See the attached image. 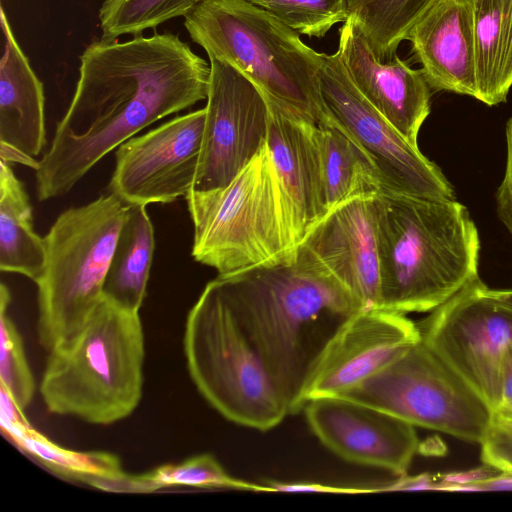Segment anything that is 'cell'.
Wrapping results in <instances>:
<instances>
[{"instance_id":"31","label":"cell","mask_w":512,"mask_h":512,"mask_svg":"<svg viewBox=\"0 0 512 512\" xmlns=\"http://www.w3.org/2000/svg\"><path fill=\"white\" fill-rule=\"evenodd\" d=\"M479 444L483 463L501 471L512 472V413L501 409L493 411L490 424Z\"/></svg>"},{"instance_id":"23","label":"cell","mask_w":512,"mask_h":512,"mask_svg":"<svg viewBox=\"0 0 512 512\" xmlns=\"http://www.w3.org/2000/svg\"><path fill=\"white\" fill-rule=\"evenodd\" d=\"M154 247V229L146 206L130 205L105 278V298L139 311L146 297Z\"/></svg>"},{"instance_id":"13","label":"cell","mask_w":512,"mask_h":512,"mask_svg":"<svg viewBox=\"0 0 512 512\" xmlns=\"http://www.w3.org/2000/svg\"><path fill=\"white\" fill-rule=\"evenodd\" d=\"M205 107L175 117L116 150L108 190L128 205L167 204L193 188Z\"/></svg>"},{"instance_id":"19","label":"cell","mask_w":512,"mask_h":512,"mask_svg":"<svg viewBox=\"0 0 512 512\" xmlns=\"http://www.w3.org/2000/svg\"><path fill=\"white\" fill-rule=\"evenodd\" d=\"M406 40L431 90L478 100L474 27L465 0H438Z\"/></svg>"},{"instance_id":"11","label":"cell","mask_w":512,"mask_h":512,"mask_svg":"<svg viewBox=\"0 0 512 512\" xmlns=\"http://www.w3.org/2000/svg\"><path fill=\"white\" fill-rule=\"evenodd\" d=\"M417 325L421 340L497 410L501 368L512 347V311L479 277Z\"/></svg>"},{"instance_id":"6","label":"cell","mask_w":512,"mask_h":512,"mask_svg":"<svg viewBox=\"0 0 512 512\" xmlns=\"http://www.w3.org/2000/svg\"><path fill=\"white\" fill-rule=\"evenodd\" d=\"M193 258L227 274L295 256L296 239L266 143L224 188L186 196Z\"/></svg>"},{"instance_id":"17","label":"cell","mask_w":512,"mask_h":512,"mask_svg":"<svg viewBox=\"0 0 512 512\" xmlns=\"http://www.w3.org/2000/svg\"><path fill=\"white\" fill-rule=\"evenodd\" d=\"M338 54L364 98L412 145L430 113L431 88L421 69L397 55L382 62L351 18L340 29Z\"/></svg>"},{"instance_id":"33","label":"cell","mask_w":512,"mask_h":512,"mask_svg":"<svg viewBox=\"0 0 512 512\" xmlns=\"http://www.w3.org/2000/svg\"><path fill=\"white\" fill-rule=\"evenodd\" d=\"M500 472L501 470L497 467L483 463L481 466L473 469L436 475L438 490L462 491L465 487L482 483Z\"/></svg>"},{"instance_id":"39","label":"cell","mask_w":512,"mask_h":512,"mask_svg":"<svg viewBox=\"0 0 512 512\" xmlns=\"http://www.w3.org/2000/svg\"><path fill=\"white\" fill-rule=\"evenodd\" d=\"M490 293L498 302L512 311V289H490Z\"/></svg>"},{"instance_id":"10","label":"cell","mask_w":512,"mask_h":512,"mask_svg":"<svg viewBox=\"0 0 512 512\" xmlns=\"http://www.w3.org/2000/svg\"><path fill=\"white\" fill-rule=\"evenodd\" d=\"M322 117L349 136L368 157L380 191L455 199L441 169L409 143L358 91L338 54L324 53L319 70ZM318 122V123H319Z\"/></svg>"},{"instance_id":"2","label":"cell","mask_w":512,"mask_h":512,"mask_svg":"<svg viewBox=\"0 0 512 512\" xmlns=\"http://www.w3.org/2000/svg\"><path fill=\"white\" fill-rule=\"evenodd\" d=\"M266 366L289 415L325 345L364 310L337 281L295 256L213 279Z\"/></svg>"},{"instance_id":"7","label":"cell","mask_w":512,"mask_h":512,"mask_svg":"<svg viewBox=\"0 0 512 512\" xmlns=\"http://www.w3.org/2000/svg\"><path fill=\"white\" fill-rule=\"evenodd\" d=\"M130 205L109 192L63 211L44 237L37 335L47 351L72 339L104 299V282Z\"/></svg>"},{"instance_id":"14","label":"cell","mask_w":512,"mask_h":512,"mask_svg":"<svg viewBox=\"0 0 512 512\" xmlns=\"http://www.w3.org/2000/svg\"><path fill=\"white\" fill-rule=\"evenodd\" d=\"M375 196L331 208L295 248L297 260L332 277L363 309L379 308L380 299Z\"/></svg>"},{"instance_id":"34","label":"cell","mask_w":512,"mask_h":512,"mask_svg":"<svg viewBox=\"0 0 512 512\" xmlns=\"http://www.w3.org/2000/svg\"><path fill=\"white\" fill-rule=\"evenodd\" d=\"M273 492H325V493H341V494H361V493H374L371 486L363 487H343L326 485L319 483H306V482H280L274 480H268L266 483Z\"/></svg>"},{"instance_id":"1","label":"cell","mask_w":512,"mask_h":512,"mask_svg":"<svg viewBox=\"0 0 512 512\" xmlns=\"http://www.w3.org/2000/svg\"><path fill=\"white\" fill-rule=\"evenodd\" d=\"M80 63L74 96L36 170L40 201L67 194L136 133L208 95L210 65L169 32L101 38Z\"/></svg>"},{"instance_id":"5","label":"cell","mask_w":512,"mask_h":512,"mask_svg":"<svg viewBox=\"0 0 512 512\" xmlns=\"http://www.w3.org/2000/svg\"><path fill=\"white\" fill-rule=\"evenodd\" d=\"M184 18L192 41L209 59L237 69L267 101L321 120L324 53L307 46L297 31L246 0H205Z\"/></svg>"},{"instance_id":"27","label":"cell","mask_w":512,"mask_h":512,"mask_svg":"<svg viewBox=\"0 0 512 512\" xmlns=\"http://www.w3.org/2000/svg\"><path fill=\"white\" fill-rule=\"evenodd\" d=\"M205 0H106L99 10L102 38L138 36L164 22L186 16Z\"/></svg>"},{"instance_id":"15","label":"cell","mask_w":512,"mask_h":512,"mask_svg":"<svg viewBox=\"0 0 512 512\" xmlns=\"http://www.w3.org/2000/svg\"><path fill=\"white\" fill-rule=\"evenodd\" d=\"M420 339L418 325L406 315L380 308L353 314L338 328L311 368L302 391L303 406L315 398L341 395Z\"/></svg>"},{"instance_id":"29","label":"cell","mask_w":512,"mask_h":512,"mask_svg":"<svg viewBox=\"0 0 512 512\" xmlns=\"http://www.w3.org/2000/svg\"><path fill=\"white\" fill-rule=\"evenodd\" d=\"M10 300L9 289L2 283L0 288V387L24 411L33 400L35 380L26 357L21 334L7 313Z\"/></svg>"},{"instance_id":"25","label":"cell","mask_w":512,"mask_h":512,"mask_svg":"<svg viewBox=\"0 0 512 512\" xmlns=\"http://www.w3.org/2000/svg\"><path fill=\"white\" fill-rule=\"evenodd\" d=\"M316 139L328 210L349 199L380 191L375 168L349 136L330 123L319 122Z\"/></svg>"},{"instance_id":"37","label":"cell","mask_w":512,"mask_h":512,"mask_svg":"<svg viewBox=\"0 0 512 512\" xmlns=\"http://www.w3.org/2000/svg\"><path fill=\"white\" fill-rule=\"evenodd\" d=\"M0 157L1 160L7 163L12 162L22 164L33 168L35 171L39 167V161H37L35 157H32L23 151L4 143H0Z\"/></svg>"},{"instance_id":"8","label":"cell","mask_w":512,"mask_h":512,"mask_svg":"<svg viewBox=\"0 0 512 512\" xmlns=\"http://www.w3.org/2000/svg\"><path fill=\"white\" fill-rule=\"evenodd\" d=\"M187 370L225 419L270 430L289 415L266 366L214 280L189 310L183 335Z\"/></svg>"},{"instance_id":"4","label":"cell","mask_w":512,"mask_h":512,"mask_svg":"<svg viewBox=\"0 0 512 512\" xmlns=\"http://www.w3.org/2000/svg\"><path fill=\"white\" fill-rule=\"evenodd\" d=\"M48 352L39 390L50 413L109 425L138 407L145 359L139 311L104 297L72 339Z\"/></svg>"},{"instance_id":"16","label":"cell","mask_w":512,"mask_h":512,"mask_svg":"<svg viewBox=\"0 0 512 512\" xmlns=\"http://www.w3.org/2000/svg\"><path fill=\"white\" fill-rule=\"evenodd\" d=\"M303 411L315 436L340 458L396 477L407 474L419 447L413 425L341 396L312 399Z\"/></svg>"},{"instance_id":"26","label":"cell","mask_w":512,"mask_h":512,"mask_svg":"<svg viewBox=\"0 0 512 512\" xmlns=\"http://www.w3.org/2000/svg\"><path fill=\"white\" fill-rule=\"evenodd\" d=\"M438 0H347L351 18L382 62L396 55L418 20Z\"/></svg>"},{"instance_id":"30","label":"cell","mask_w":512,"mask_h":512,"mask_svg":"<svg viewBox=\"0 0 512 512\" xmlns=\"http://www.w3.org/2000/svg\"><path fill=\"white\" fill-rule=\"evenodd\" d=\"M309 37H324L348 18L347 0H246Z\"/></svg>"},{"instance_id":"9","label":"cell","mask_w":512,"mask_h":512,"mask_svg":"<svg viewBox=\"0 0 512 512\" xmlns=\"http://www.w3.org/2000/svg\"><path fill=\"white\" fill-rule=\"evenodd\" d=\"M414 427L480 443L493 410L421 339L383 369L339 395Z\"/></svg>"},{"instance_id":"20","label":"cell","mask_w":512,"mask_h":512,"mask_svg":"<svg viewBox=\"0 0 512 512\" xmlns=\"http://www.w3.org/2000/svg\"><path fill=\"white\" fill-rule=\"evenodd\" d=\"M0 143L36 157L46 143L44 90L1 7Z\"/></svg>"},{"instance_id":"3","label":"cell","mask_w":512,"mask_h":512,"mask_svg":"<svg viewBox=\"0 0 512 512\" xmlns=\"http://www.w3.org/2000/svg\"><path fill=\"white\" fill-rule=\"evenodd\" d=\"M379 308L431 312L479 278L480 238L466 206L379 191Z\"/></svg>"},{"instance_id":"22","label":"cell","mask_w":512,"mask_h":512,"mask_svg":"<svg viewBox=\"0 0 512 512\" xmlns=\"http://www.w3.org/2000/svg\"><path fill=\"white\" fill-rule=\"evenodd\" d=\"M465 2L474 27L478 100L498 105L512 86V0Z\"/></svg>"},{"instance_id":"32","label":"cell","mask_w":512,"mask_h":512,"mask_svg":"<svg viewBox=\"0 0 512 512\" xmlns=\"http://www.w3.org/2000/svg\"><path fill=\"white\" fill-rule=\"evenodd\" d=\"M507 158L505 174L496 192V211L512 235V115L506 123Z\"/></svg>"},{"instance_id":"21","label":"cell","mask_w":512,"mask_h":512,"mask_svg":"<svg viewBox=\"0 0 512 512\" xmlns=\"http://www.w3.org/2000/svg\"><path fill=\"white\" fill-rule=\"evenodd\" d=\"M0 422L3 433L19 449L57 475L102 490L139 492L136 475L125 473L116 455L64 448L36 431L21 412L2 416Z\"/></svg>"},{"instance_id":"12","label":"cell","mask_w":512,"mask_h":512,"mask_svg":"<svg viewBox=\"0 0 512 512\" xmlns=\"http://www.w3.org/2000/svg\"><path fill=\"white\" fill-rule=\"evenodd\" d=\"M209 60L206 117L193 191L226 187L265 145L268 129L269 107L262 92L231 65Z\"/></svg>"},{"instance_id":"28","label":"cell","mask_w":512,"mask_h":512,"mask_svg":"<svg viewBox=\"0 0 512 512\" xmlns=\"http://www.w3.org/2000/svg\"><path fill=\"white\" fill-rule=\"evenodd\" d=\"M138 477L143 492L175 485L273 492L266 484L259 485L233 477L211 454L196 455L177 464L161 465Z\"/></svg>"},{"instance_id":"40","label":"cell","mask_w":512,"mask_h":512,"mask_svg":"<svg viewBox=\"0 0 512 512\" xmlns=\"http://www.w3.org/2000/svg\"><path fill=\"white\" fill-rule=\"evenodd\" d=\"M498 409H501V410H504L506 412L512 413V401L508 402L506 404L501 405Z\"/></svg>"},{"instance_id":"24","label":"cell","mask_w":512,"mask_h":512,"mask_svg":"<svg viewBox=\"0 0 512 512\" xmlns=\"http://www.w3.org/2000/svg\"><path fill=\"white\" fill-rule=\"evenodd\" d=\"M32 208L22 182L0 161V268L34 282L45 263V241L35 233Z\"/></svg>"},{"instance_id":"18","label":"cell","mask_w":512,"mask_h":512,"mask_svg":"<svg viewBox=\"0 0 512 512\" xmlns=\"http://www.w3.org/2000/svg\"><path fill=\"white\" fill-rule=\"evenodd\" d=\"M266 146L289 210L296 246L328 212L316 124L269 102Z\"/></svg>"},{"instance_id":"38","label":"cell","mask_w":512,"mask_h":512,"mask_svg":"<svg viewBox=\"0 0 512 512\" xmlns=\"http://www.w3.org/2000/svg\"><path fill=\"white\" fill-rule=\"evenodd\" d=\"M502 405L512 401V347L507 351L501 368Z\"/></svg>"},{"instance_id":"36","label":"cell","mask_w":512,"mask_h":512,"mask_svg":"<svg viewBox=\"0 0 512 512\" xmlns=\"http://www.w3.org/2000/svg\"><path fill=\"white\" fill-rule=\"evenodd\" d=\"M462 491H512V472L501 471L491 479L467 486Z\"/></svg>"},{"instance_id":"35","label":"cell","mask_w":512,"mask_h":512,"mask_svg":"<svg viewBox=\"0 0 512 512\" xmlns=\"http://www.w3.org/2000/svg\"><path fill=\"white\" fill-rule=\"evenodd\" d=\"M372 488L374 489V492L438 490V481L436 476L429 473L414 476L404 474L397 476L394 481L388 484L372 486Z\"/></svg>"}]
</instances>
